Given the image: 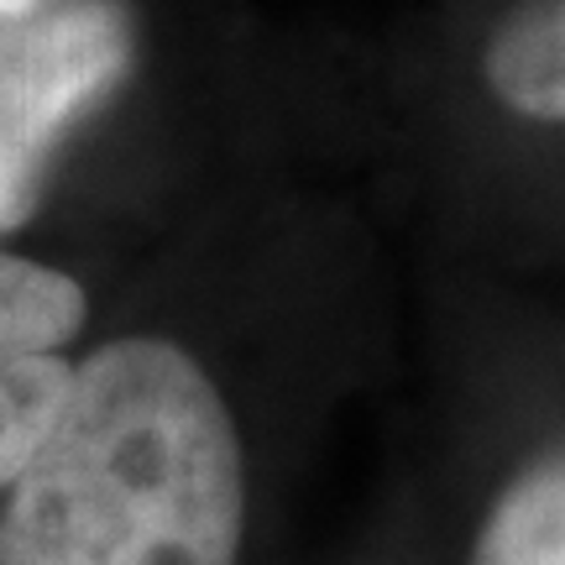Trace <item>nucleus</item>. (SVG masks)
Masks as SVG:
<instances>
[{"instance_id": "nucleus-1", "label": "nucleus", "mask_w": 565, "mask_h": 565, "mask_svg": "<svg viewBox=\"0 0 565 565\" xmlns=\"http://www.w3.org/2000/svg\"><path fill=\"white\" fill-rule=\"evenodd\" d=\"M242 445L173 341L131 335L74 366L53 429L6 487L0 565H236Z\"/></svg>"}, {"instance_id": "nucleus-2", "label": "nucleus", "mask_w": 565, "mask_h": 565, "mask_svg": "<svg viewBox=\"0 0 565 565\" xmlns=\"http://www.w3.org/2000/svg\"><path fill=\"white\" fill-rule=\"evenodd\" d=\"M126 68L131 32L116 0H38L0 21V231L32 215L47 158Z\"/></svg>"}, {"instance_id": "nucleus-3", "label": "nucleus", "mask_w": 565, "mask_h": 565, "mask_svg": "<svg viewBox=\"0 0 565 565\" xmlns=\"http://www.w3.org/2000/svg\"><path fill=\"white\" fill-rule=\"evenodd\" d=\"M84 324V288L0 252V487L17 482L74 387L63 345Z\"/></svg>"}, {"instance_id": "nucleus-4", "label": "nucleus", "mask_w": 565, "mask_h": 565, "mask_svg": "<svg viewBox=\"0 0 565 565\" xmlns=\"http://www.w3.org/2000/svg\"><path fill=\"white\" fill-rule=\"evenodd\" d=\"M487 84L534 121H565V0L519 11L487 47Z\"/></svg>"}, {"instance_id": "nucleus-5", "label": "nucleus", "mask_w": 565, "mask_h": 565, "mask_svg": "<svg viewBox=\"0 0 565 565\" xmlns=\"http://www.w3.org/2000/svg\"><path fill=\"white\" fill-rule=\"evenodd\" d=\"M471 565H565V461L508 487L471 550Z\"/></svg>"}, {"instance_id": "nucleus-6", "label": "nucleus", "mask_w": 565, "mask_h": 565, "mask_svg": "<svg viewBox=\"0 0 565 565\" xmlns=\"http://www.w3.org/2000/svg\"><path fill=\"white\" fill-rule=\"evenodd\" d=\"M26 6H38V0H0V21L17 17V11H26Z\"/></svg>"}]
</instances>
